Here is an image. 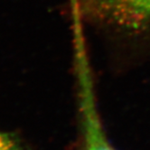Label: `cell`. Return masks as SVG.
<instances>
[{
  "label": "cell",
  "instance_id": "obj_1",
  "mask_svg": "<svg viewBox=\"0 0 150 150\" xmlns=\"http://www.w3.org/2000/svg\"><path fill=\"white\" fill-rule=\"evenodd\" d=\"M83 8L115 67L150 62V0H83Z\"/></svg>",
  "mask_w": 150,
  "mask_h": 150
},
{
  "label": "cell",
  "instance_id": "obj_2",
  "mask_svg": "<svg viewBox=\"0 0 150 150\" xmlns=\"http://www.w3.org/2000/svg\"><path fill=\"white\" fill-rule=\"evenodd\" d=\"M81 117L83 150H116L107 137L99 110L90 92L83 95Z\"/></svg>",
  "mask_w": 150,
  "mask_h": 150
},
{
  "label": "cell",
  "instance_id": "obj_3",
  "mask_svg": "<svg viewBox=\"0 0 150 150\" xmlns=\"http://www.w3.org/2000/svg\"><path fill=\"white\" fill-rule=\"evenodd\" d=\"M0 150H17V148L7 136L0 133Z\"/></svg>",
  "mask_w": 150,
  "mask_h": 150
}]
</instances>
